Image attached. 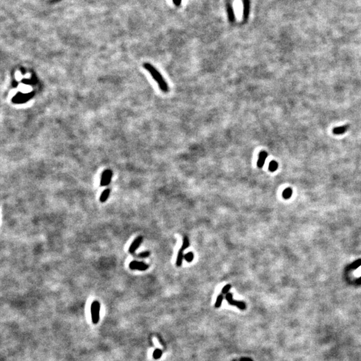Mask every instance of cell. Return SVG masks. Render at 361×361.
Instances as JSON below:
<instances>
[{"instance_id": "1", "label": "cell", "mask_w": 361, "mask_h": 361, "mask_svg": "<svg viewBox=\"0 0 361 361\" xmlns=\"http://www.w3.org/2000/svg\"><path fill=\"white\" fill-rule=\"evenodd\" d=\"M143 66H144V68H145V69L150 73V75H151L155 80L157 82L159 85V87L160 88V89L164 92H169V86H168L167 83L166 82V81L164 80L163 77L162 75H161V73L159 72L153 66L151 65V64L149 63H145L143 64Z\"/></svg>"}, {"instance_id": "2", "label": "cell", "mask_w": 361, "mask_h": 361, "mask_svg": "<svg viewBox=\"0 0 361 361\" xmlns=\"http://www.w3.org/2000/svg\"><path fill=\"white\" fill-rule=\"evenodd\" d=\"M34 96V92L30 93H17L16 95L13 97L12 102L15 104H22L25 103L28 101L31 98Z\"/></svg>"}, {"instance_id": "3", "label": "cell", "mask_w": 361, "mask_h": 361, "mask_svg": "<svg viewBox=\"0 0 361 361\" xmlns=\"http://www.w3.org/2000/svg\"><path fill=\"white\" fill-rule=\"evenodd\" d=\"M100 309V306L98 301H94L91 305V314L92 322L94 324L98 323L99 320V312Z\"/></svg>"}, {"instance_id": "4", "label": "cell", "mask_w": 361, "mask_h": 361, "mask_svg": "<svg viewBox=\"0 0 361 361\" xmlns=\"http://www.w3.org/2000/svg\"><path fill=\"white\" fill-rule=\"evenodd\" d=\"M112 177V172L111 170L107 169L105 170L103 173H102L101 179H100V186L104 187V186L108 185L110 183Z\"/></svg>"}, {"instance_id": "5", "label": "cell", "mask_w": 361, "mask_h": 361, "mask_svg": "<svg viewBox=\"0 0 361 361\" xmlns=\"http://www.w3.org/2000/svg\"><path fill=\"white\" fill-rule=\"evenodd\" d=\"M225 298L227 300L228 303L231 305L236 306L239 308L241 310H245L246 308L245 303L243 302H240V301H235L233 299V294L231 293H227V295L225 296Z\"/></svg>"}, {"instance_id": "6", "label": "cell", "mask_w": 361, "mask_h": 361, "mask_svg": "<svg viewBox=\"0 0 361 361\" xmlns=\"http://www.w3.org/2000/svg\"><path fill=\"white\" fill-rule=\"evenodd\" d=\"M129 267L131 270H141V271H145V270L149 268V265L144 262L132 261L130 263Z\"/></svg>"}, {"instance_id": "7", "label": "cell", "mask_w": 361, "mask_h": 361, "mask_svg": "<svg viewBox=\"0 0 361 361\" xmlns=\"http://www.w3.org/2000/svg\"><path fill=\"white\" fill-rule=\"evenodd\" d=\"M142 241H143V237L142 236H139L135 239L129 247V252L130 254L134 253L135 251L137 249V248L141 245Z\"/></svg>"}, {"instance_id": "8", "label": "cell", "mask_w": 361, "mask_h": 361, "mask_svg": "<svg viewBox=\"0 0 361 361\" xmlns=\"http://www.w3.org/2000/svg\"><path fill=\"white\" fill-rule=\"evenodd\" d=\"M267 157V153L266 152V151L263 150V151H261L260 152L258 161V162H257V165H258V167L259 168H262L263 167Z\"/></svg>"}, {"instance_id": "9", "label": "cell", "mask_w": 361, "mask_h": 361, "mask_svg": "<svg viewBox=\"0 0 361 361\" xmlns=\"http://www.w3.org/2000/svg\"><path fill=\"white\" fill-rule=\"evenodd\" d=\"M227 15H228V18H229V21L230 22H234L235 20V15H234V10L231 4L229 3L227 4Z\"/></svg>"}, {"instance_id": "10", "label": "cell", "mask_w": 361, "mask_h": 361, "mask_svg": "<svg viewBox=\"0 0 361 361\" xmlns=\"http://www.w3.org/2000/svg\"><path fill=\"white\" fill-rule=\"evenodd\" d=\"M243 18L247 19L249 12V0H243Z\"/></svg>"}, {"instance_id": "11", "label": "cell", "mask_w": 361, "mask_h": 361, "mask_svg": "<svg viewBox=\"0 0 361 361\" xmlns=\"http://www.w3.org/2000/svg\"><path fill=\"white\" fill-rule=\"evenodd\" d=\"M349 128V125H344V126H341V127H336L334 128L333 132L334 134H344L345 132Z\"/></svg>"}, {"instance_id": "12", "label": "cell", "mask_w": 361, "mask_h": 361, "mask_svg": "<svg viewBox=\"0 0 361 361\" xmlns=\"http://www.w3.org/2000/svg\"><path fill=\"white\" fill-rule=\"evenodd\" d=\"M184 251L185 249H183V248H180V249H179L176 261V265L177 266H181L182 265L183 260L184 258V254H183V252Z\"/></svg>"}, {"instance_id": "13", "label": "cell", "mask_w": 361, "mask_h": 361, "mask_svg": "<svg viewBox=\"0 0 361 361\" xmlns=\"http://www.w3.org/2000/svg\"><path fill=\"white\" fill-rule=\"evenodd\" d=\"M110 190L109 189H105V191L102 193L100 197V201L101 203L105 202L110 195Z\"/></svg>"}, {"instance_id": "14", "label": "cell", "mask_w": 361, "mask_h": 361, "mask_svg": "<svg viewBox=\"0 0 361 361\" xmlns=\"http://www.w3.org/2000/svg\"><path fill=\"white\" fill-rule=\"evenodd\" d=\"M278 164L275 161H272L269 164V170L271 172H274L278 169Z\"/></svg>"}, {"instance_id": "15", "label": "cell", "mask_w": 361, "mask_h": 361, "mask_svg": "<svg viewBox=\"0 0 361 361\" xmlns=\"http://www.w3.org/2000/svg\"><path fill=\"white\" fill-rule=\"evenodd\" d=\"M292 194V189H290V188H287V189H285L284 191H283L282 195H283V198L287 199H289L291 197Z\"/></svg>"}, {"instance_id": "16", "label": "cell", "mask_w": 361, "mask_h": 361, "mask_svg": "<svg viewBox=\"0 0 361 361\" xmlns=\"http://www.w3.org/2000/svg\"><path fill=\"white\" fill-rule=\"evenodd\" d=\"M184 258L187 262H191L194 259V254L192 252H189L184 256Z\"/></svg>"}, {"instance_id": "17", "label": "cell", "mask_w": 361, "mask_h": 361, "mask_svg": "<svg viewBox=\"0 0 361 361\" xmlns=\"http://www.w3.org/2000/svg\"><path fill=\"white\" fill-rule=\"evenodd\" d=\"M223 295L218 296V298H217L215 304V308H219V307L221 306V303H222V301H223Z\"/></svg>"}, {"instance_id": "18", "label": "cell", "mask_w": 361, "mask_h": 361, "mask_svg": "<svg viewBox=\"0 0 361 361\" xmlns=\"http://www.w3.org/2000/svg\"><path fill=\"white\" fill-rule=\"evenodd\" d=\"M231 285L230 284H227L226 285H225L224 287L222 289V293L223 294H227L230 289H231Z\"/></svg>"}, {"instance_id": "19", "label": "cell", "mask_w": 361, "mask_h": 361, "mask_svg": "<svg viewBox=\"0 0 361 361\" xmlns=\"http://www.w3.org/2000/svg\"><path fill=\"white\" fill-rule=\"evenodd\" d=\"M149 256H150V252H142V253L139 254V256L140 257V258H147V257H149Z\"/></svg>"}, {"instance_id": "20", "label": "cell", "mask_w": 361, "mask_h": 361, "mask_svg": "<svg viewBox=\"0 0 361 361\" xmlns=\"http://www.w3.org/2000/svg\"><path fill=\"white\" fill-rule=\"evenodd\" d=\"M153 356L155 358H159L161 356V352L159 350H157L154 352Z\"/></svg>"}, {"instance_id": "21", "label": "cell", "mask_w": 361, "mask_h": 361, "mask_svg": "<svg viewBox=\"0 0 361 361\" xmlns=\"http://www.w3.org/2000/svg\"><path fill=\"white\" fill-rule=\"evenodd\" d=\"M360 265H361V260H359L354 262L353 264V267L354 268H356V267L360 266Z\"/></svg>"}, {"instance_id": "22", "label": "cell", "mask_w": 361, "mask_h": 361, "mask_svg": "<svg viewBox=\"0 0 361 361\" xmlns=\"http://www.w3.org/2000/svg\"><path fill=\"white\" fill-rule=\"evenodd\" d=\"M181 1H182V0H173V1L174 4L176 6H180L181 3Z\"/></svg>"}]
</instances>
